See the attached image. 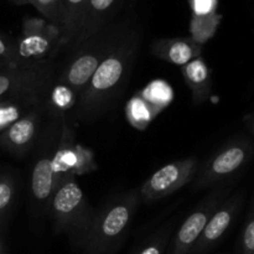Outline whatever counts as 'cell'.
I'll list each match as a JSON object with an SVG mask.
<instances>
[{"label":"cell","mask_w":254,"mask_h":254,"mask_svg":"<svg viewBox=\"0 0 254 254\" xmlns=\"http://www.w3.org/2000/svg\"><path fill=\"white\" fill-rule=\"evenodd\" d=\"M251 156V146L246 143H236L227 146L217 154L200 176L197 186L217 183L222 179L233 175L240 170Z\"/></svg>","instance_id":"8992f818"},{"label":"cell","mask_w":254,"mask_h":254,"mask_svg":"<svg viewBox=\"0 0 254 254\" xmlns=\"http://www.w3.org/2000/svg\"><path fill=\"white\" fill-rule=\"evenodd\" d=\"M31 5H34L35 9L45 17V20L57 26L60 0H32Z\"/></svg>","instance_id":"44dd1931"},{"label":"cell","mask_w":254,"mask_h":254,"mask_svg":"<svg viewBox=\"0 0 254 254\" xmlns=\"http://www.w3.org/2000/svg\"><path fill=\"white\" fill-rule=\"evenodd\" d=\"M242 250L245 254H254V211L243 230Z\"/></svg>","instance_id":"7402d4cb"},{"label":"cell","mask_w":254,"mask_h":254,"mask_svg":"<svg viewBox=\"0 0 254 254\" xmlns=\"http://www.w3.org/2000/svg\"><path fill=\"white\" fill-rule=\"evenodd\" d=\"M236 210H237V200L235 198V200L228 201L222 208L213 212L193 247L202 251L217 242L232 223Z\"/></svg>","instance_id":"8fae6325"},{"label":"cell","mask_w":254,"mask_h":254,"mask_svg":"<svg viewBox=\"0 0 254 254\" xmlns=\"http://www.w3.org/2000/svg\"><path fill=\"white\" fill-rule=\"evenodd\" d=\"M123 0H87L76 41H83L103 29Z\"/></svg>","instance_id":"ba28073f"},{"label":"cell","mask_w":254,"mask_h":254,"mask_svg":"<svg viewBox=\"0 0 254 254\" xmlns=\"http://www.w3.org/2000/svg\"><path fill=\"white\" fill-rule=\"evenodd\" d=\"M12 1L17 5H26V4H31L32 0H12Z\"/></svg>","instance_id":"83f0119b"},{"label":"cell","mask_w":254,"mask_h":254,"mask_svg":"<svg viewBox=\"0 0 254 254\" xmlns=\"http://www.w3.org/2000/svg\"><path fill=\"white\" fill-rule=\"evenodd\" d=\"M24 107L19 103H0V131H4L14 122L21 118Z\"/></svg>","instance_id":"ffe728a7"},{"label":"cell","mask_w":254,"mask_h":254,"mask_svg":"<svg viewBox=\"0 0 254 254\" xmlns=\"http://www.w3.org/2000/svg\"><path fill=\"white\" fill-rule=\"evenodd\" d=\"M51 66L47 61L7 64L0 69V103L34 106L42 87L49 81Z\"/></svg>","instance_id":"6da1fadb"},{"label":"cell","mask_w":254,"mask_h":254,"mask_svg":"<svg viewBox=\"0 0 254 254\" xmlns=\"http://www.w3.org/2000/svg\"><path fill=\"white\" fill-rule=\"evenodd\" d=\"M189 2H190L193 15L196 16L213 14L217 7V0H189Z\"/></svg>","instance_id":"603a6c76"},{"label":"cell","mask_w":254,"mask_h":254,"mask_svg":"<svg viewBox=\"0 0 254 254\" xmlns=\"http://www.w3.org/2000/svg\"><path fill=\"white\" fill-rule=\"evenodd\" d=\"M130 1H135V0H130Z\"/></svg>","instance_id":"f1b7e54d"},{"label":"cell","mask_w":254,"mask_h":254,"mask_svg":"<svg viewBox=\"0 0 254 254\" xmlns=\"http://www.w3.org/2000/svg\"><path fill=\"white\" fill-rule=\"evenodd\" d=\"M139 254H161V246L159 243H153L144 248Z\"/></svg>","instance_id":"4316f807"},{"label":"cell","mask_w":254,"mask_h":254,"mask_svg":"<svg viewBox=\"0 0 254 254\" xmlns=\"http://www.w3.org/2000/svg\"><path fill=\"white\" fill-rule=\"evenodd\" d=\"M0 69H1V66H0Z\"/></svg>","instance_id":"f546056e"},{"label":"cell","mask_w":254,"mask_h":254,"mask_svg":"<svg viewBox=\"0 0 254 254\" xmlns=\"http://www.w3.org/2000/svg\"><path fill=\"white\" fill-rule=\"evenodd\" d=\"M253 130H254V126H253Z\"/></svg>","instance_id":"4dcf8cb0"},{"label":"cell","mask_w":254,"mask_h":254,"mask_svg":"<svg viewBox=\"0 0 254 254\" xmlns=\"http://www.w3.org/2000/svg\"><path fill=\"white\" fill-rule=\"evenodd\" d=\"M154 54L161 60L178 66H185L201 55V45L191 37L159 40L153 49Z\"/></svg>","instance_id":"30bf717a"},{"label":"cell","mask_w":254,"mask_h":254,"mask_svg":"<svg viewBox=\"0 0 254 254\" xmlns=\"http://www.w3.org/2000/svg\"><path fill=\"white\" fill-rule=\"evenodd\" d=\"M86 4L87 0H60L57 29L61 36V42H68L76 39L83 19Z\"/></svg>","instance_id":"7c38bea8"},{"label":"cell","mask_w":254,"mask_h":254,"mask_svg":"<svg viewBox=\"0 0 254 254\" xmlns=\"http://www.w3.org/2000/svg\"><path fill=\"white\" fill-rule=\"evenodd\" d=\"M173 92L170 87L161 81H155L149 84L143 92V99L156 108H164L171 101Z\"/></svg>","instance_id":"ac0fdd59"},{"label":"cell","mask_w":254,"mask_h":254,"mask_svg":"<svg viewBox=\"0 0 254 254\" xmlns=\"http://www.w3.org/2000/svg\"><path fill=\"white\" fill-rule=\"evenodd\" d=\"M11 54H15V50L10 49L6 41L0 36V57H5L6 60H9V64H15L14 61H12Z\"/></svg>","instance_id":"484cf974"},{"label":"cell","mask_w":254,"mask_h":254,"mask_svg":"<svg viewBox=\"0 0 254 254\" xmlns=\"http://www.w3.org/2000/svg\"><path fill=\"white\" fill-rule=\"evenodd\" d=\"M61 42L57 26L44 19L27 17L24 22L22 37L15 49L16 64L46 61V57Z\"/></svg>","instance_id":"7a4b0ae2"},{"label":"cell","mask_w":254,"mask_h":254,"mask_svg":"<svg viewBox=\"0 0 254 254\" xmlns=\"http://www.w3.org/2000/svg\"><path fill=\"white\" fill-rule=\"evenodd\" d=\"M134 206V198H124L104 210L97 217L91 235V246L94 251L103 250L121 237L130 222Z\"/></svg>","instance_id":"277c9868"},{"label":"cell","mask_w":254,"mask_h":254,"mask_svg":"<svg viewBox=\"0 0 254 254\" xmlns=\"http://www.w3.org/2000/svg\"><path fill=\"white\" fill-rule=\"evenodd\" d=\"M36 133V121L31 116L17 119L0 135V143L11 150H24L31 144Z\"/></svg>","instance_id":"9a60e30c"},{"label":"cell","mask_w":254,"mask_h":254,"mask_svg":"<svg viewBox=\"0 0 254 254\" xmlns=\"http://www.w3.org/2000/svg\"><path fill=\"white\" fill-rule=\"evenodd\" d=\"M183 74L192 93L193 101L196 103H201L208 96L211 89L210 69L207 64L197 57L183 67Z\"/></svg>","instance_id":"5bb4252c"},{"label":"cell","mask_w":254,"mask_h":254,"mask_svg":"<svg viewBox=\"0 0 254 254\" xmlns=\"http://www.w3.org/2000/svg\"><path fill=\"white\" fill-rule=\"evenodd\" d=\"M135 36L136 32L130 30L128 36L124 40L123 47L101 61L98 68L96 69L93 77L89 81V89L86 92V98H97L103 96L118 84L126 71V54H128L129 44L135 39Z\"/></svg>","instance_id":"5b68a950"},{"label":"cell","mask_w":254,"mask_h":254,"mask_svg":"<svg viewBox=\"0 0 254 254\" xmlns=\"http://www.w3.org/2000/svg\"><path fill=\"white\" fill-rule=\"evenodd\" d=\"M101 60L92 52H86L72 62L64 74V82L67 87L73 91H79L89 83L94 72L98 68Z\"/></svg>","instance_id":"2e32d148"},{"label":"cell","mask_w":254,"mask_h":254,"mask_svg":"<svg viewBox=\"0 0 254 254\" xmlns=\"http://www.w3.org/2000/svg\"><path fill=\"white\" fill-rule=\"evenodd\" d=\"M127 109H128L129 119L136 127H145L153 118V111H150V108L146 106V102L139 97L131 99Z\"/></svg>","instance_id":"d6986e66"},{"label":"cell","mask_w":254,"mask_h":254,"mask_svg":"<svg viewBox=\"0 0 254 254\" xmlns=\"http://www.w3.org/2000/svg\"><path fill=\"white\" fill-rule=\"evenodd\" d=\"M197 170L195 158L183 159L164 165L156 170L141 186L144 200L154 201L166 197L189 183Z\"/></svg>","instance_id":"3957f363"},{"label":"cell","mask_w":254,"mask_h":254,"mask_svg":"<svg viewBox=\"0 0 254 254\" xmlns=\"http://www.w3.org/2000/svg\"><path fill=\"white\" fill-rule=\"evenodd\" d=\"M52 197V212L57 227L73 222L84 205L83 192L73 180L64 181Z\"/></svg>","instance_id":"52a82bcc"},{"label":"cell","mask_w":254,"mask_h":254,"mask_svg":"<svg viewBox=\"0 0 254 254\" xmlns=\"http://www.w3.org/2000/svg\"><path fill=\"white\" fill-rule=\"evenodd\" d=\"M221 21V16L217 12L205 15V16H196L192 15L190 24L191 39L198 45L205 44L216 34L218 24Z\"/></svg>","instance_id":"e0dca14e"},{"label":"cell","mask_w":254,"mask_h":254,"mask_svg":"<svg viewBox=\"0 0 254 254\" xmlns=\"http://www.w3.org/2000/svg\"><path fill=\"white\" fill-rule=\"evenodd\" d=\"M51 159L42 158L35 164L31 175V191L37 201H49L56 191L57 178Z\"/></svg>","instance_id":"4fadbf2b"},{"label":"cell","mask_w":254,"mask_h":254,"mask_svg":"<svg viewBox=\"0 0 254 254\" xmlns=\"http://www.w3.org/2000/svg\"><path fill=\"white\" fill-rule=\"evenodd\" d=\"M12 198V184L7 179H0V211L9 206Z\"/></svg>","instance_id":"d4e9b609"},{"label":"cell","mask_w":254,"mask_h":254,"mask_svg":"<svg viewBox=\"0 0 254 254\" xmlns=\"http://www.w3.org/2000/svg\"><path fill=\"white\" fill-rule=\"evenodd\" d=\"M215 205L207 203L206 206L201 207L200 210L191 213L184 223L181 225L180 230L175 238V247H174V254H188L191 248L196 245L200 238L206 223L212 216Z\"/></svg>","instance_id":"9c48e42d"},{"label":"cell","mask_w":254,"mask_h":254,"mask_svg":"<svg viewBox=\"0 0 254 254\" xmlns=\"http://www.w3.org/2000/svg\"><path fill=\"white\" fill-rule=\"evenodd\" d=\"M54 102L60 108H67L72 102V92L67 86H59L52 93Z\"/></svg>","instance_id":"cb8c5ba5"}]
</instances>
